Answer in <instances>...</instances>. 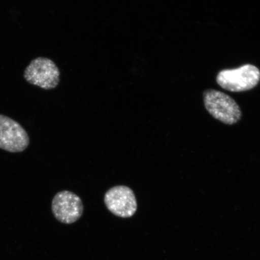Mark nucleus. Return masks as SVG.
<instances>
[{"instance_id":"4","label":"nucleus","mask_w":260,"mask_h":260,"mask_svg":"<svg viewBox=\"0 0 260 260\" xmlns=\"http://www.w3.org/2000/svg\"><path fill=\"white\" fill-rule=\"evenodd\" d=\"M105 203L110 212L122 218H129L138 210V203L134 191L125 186L113 187L107 191Z\"/></svg>"},{"instance_id":"6","label":"nucleus","mask_w":260,"mask_h":260,"mask_svg":"<svg viewBox=\"0 0 260 260\" xmlns=\"http://www.w3.org/2000/svg\"><path fill=\"white\" fill-rule=\"evenodd\" d=\"M51 208L56 219L64 224L76 222L83 213V205L80 198L68 190L61 191L55 195Z\"/></svg>"},{"instance_id":"2","label":"nucleus","mask_w":260,"mask_h":260,"mask_svg":"<svg viewBox=\"0 0 260 260\" xmlns=\"http://www.w3.org/2000/svg\"><path fill=\"white\" fill-rule=\"evenodd\" d=\"M260 80V71L251 64H244L236 69L221 71L216 81L223 89L233 92L251 90Z\"/></svg>"},{"instance_id":"3","label":"nucleus","mask_w":260,"mask_h":260,"mask_svg":"<svg viewBox=\"0 0 260 260\" xmlns=\"http://www.w3.org/2000/svg\"><path fill=\"white\" fill-rule=\"evenodd\" d=\"M24 78L29 83L45 90L54 89L60 81V71L53 61L38 57L31 61L24 71Z\"/></svg>"},{"instance_id":"5","label":"nucleus","mask_w":260,"mask_h":260,"mask_svg":"<svg viewBox=\"0 0 260 260\" xmlns=\"http://www.w3.org/2000/svg\"><path fill=\"white\" fill-rule=\"evenodd\" d=\"M30 143L27 133L19 123L0 115V149L11 152L25 150Z\"/></svg>"},{"instance_id":"1","label":"nucleus","mask_w":260,"mask_h":260,"mask_svg":"<svg viewBox=\"0 0 260 260\" xmlns=\"http://www.w3.org/2000/svg\"><path fill=\"white\" fill-rule=\"evenodd\" d=\"M205 107L213 118L227 125H233L242 118V111L236 101L225 93L214 89L204 92Z\"/></svg>"}]
</instances>
